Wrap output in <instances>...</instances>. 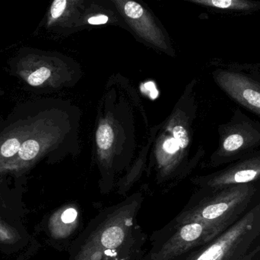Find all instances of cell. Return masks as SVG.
<instances>
[{
  "instance_id": "cell-12",
  "label": "cell",
  "mask_w": 260,
  "mask_h": 260,
  "mask_svg": "<svg viewBox=\"0 0 260 260\" xmlns=\"http://www.w3.org/2000/svg\"><path fill=\"white\" fill-rule=\"evenodd\" d=\"M68 2L67 0H55L50 6L47 26L54 24L57 20L63 15L67 10Z\"/></svg>"
},
{
  "instance_id": "cell-10",
  "label": "cell",
  "mask_w": 260,
  "mask_h": 260,
  "mask_svg": "<svg viewBox=\"0 0 260 260\" xmlns=\"http://www.w3.org/2000/svg\"><path fill=\"white\" fill-rule=\"evenodd\" d=\"M198 4L227 12H251L260 10V1L251 0H192Z\"/></svg>"
},
{
  "instance_id": "cell-11",
  "label": "cell",
  "mask_w": 260,
  "mask_h": 260,
  "mask_svg": "<svg viewBox=\"0 0 260 260\" xmlns=\"http://www.w3.org/2000/svg\"><path fill=\"white\" fill-rule=\"evenodd\" d=\"M114 139L112 127L108 123L101 124L96 133V141L102 158H105L108 156L107 152L112 147Z\"/></svg>"
},
{
  "instance_id": "cell-3",
  "label": "cell",
  "mask_w": 260,
  "mask_h": 260,
  "mask_svg": "<svg viewBox=\"0 0 260 260\" xmlns=\"http://www.w3.org/2000/svg\"><path fill=\"white\" fill-rule=\"evenodd\" d=\"M259 235L260 204L186 260H251L260 250L250 251Z\"/></svg>"
},
{
  "instance_id": "cell-8",
  "label": "cell",
  "mask_w": 260,
  "mask_h": 260,
  "mask_svg": "<svg viewBox=\"0 0 260 260\" xmlns=\"http://www.w3.org/2000/svg\"><path fill=\"white\" fill-rule=\"evenodd\" d=\"M130 25L146 41L157 47L166 48L163 35L155 25L148 12L133 1L117 2Z\"/></svg>"
},
{
  "instance_id": "cell-7",
  "label": "cell",
  "mask_w": 260,
  "mask_h": 260,
  "mask_svg": "<svg viewBox=\"0 0 260 260\" xmlns=\"http://www.w3.org/2000/svg\"><path fill=\"white\" fill-rule=\"evenodd\" d=\"M216 237L205 224L197 221L177 222L171 236L156 253L154 260H170L194 247L206 245Z\"/></svg>"
},
{
  "instance_id": "cell-2",
  "label": "cell",
  "mask_w": 260,
  "mask_h": 260,
  "mask_svg": "<svg viewBox=\"0 0 260 260\" xmlns=\"http://www.w3.org/2000/svg\"><path fill=\"white\" fill-rule=\"evenodd\" d=\"M253 183L225 188L188 206L176 218L177 222L197 221L219 236L235 224L245 212L256 192Z\"/></svg>"
},
{
  "instance_id": "cell-9",
  "label": "cell",
  "mask_w": 260,
  "mask_h": 260,
  "mask_svg": "<svg viewBox=\"0 0 260 260\" xmlns=\"http://www.w3.org/2000/svg\"><path fill=\"white\" fill-rule=\"evenodd\" d=\"M79 211L75 205H67L55 212L49 221V230L56 239H65L79 227Z\"/></svg>"
},
{
  "instance_id": "cell-1",
  "label": "cell",
  "mask_w": 260,
  "mask_h": 260,
  "mask_svg": "<svg viewBox=\"0 0 260 260\" xmlns=\"http://www.w3.org/2000/svg\"><path fill=\"white\" fill-rule=\"evenodd\" d=\"M142 201L134 194L101 212L76 240L68 260H136L143 244L136 224Z\"/></svg>"
},
{
  "instance_id": "cell-14",
  "label": "cell",
  "mask_w": 260,
  "mask_h": 260,
  "mask_svg": "<svg viewBox=\"0 0 260 260\" xmlns=\"http://www.w3.org/2000/svg\"><path fill=\"white\" fill-rule=\"evenodd\" d=\"M173 135H174V140L178 143L180 148L185 149L187 148L189 143V137L186 128L180 126V125L174 127L173 129Z\"/></svg>"
},
{
  "instance_id": "cell-13",
  "label": "cell",
  "mask_w": 260,
  "mask_h": 260,
  "mask_svg": "<svg viewBox=\"0 0 260 260\" xmlns=\"http://www.w3.org/2000/svg\"><path fill=\"white\" fill-rule=\"evenodd\" d=\"M20 239L19 235L15 228L0 220V243L12 244Z\"/></svg>"
},
{
  "instance_id": "cell-6",
  "label": "cell",
  "mask_w": 260,
  "mask_h": 260,
  "mask_svg": "<svg viewBox=\"0 0 260 260\" xmlns=\"http://www.w3.org/2000/svg\"><path fill=\"white\" fill-rule=\"evenodd\" d=\"M258 181H260V150L215 174L200 177L195 182L200 187L212 189L214 192Z\"/></svg>"
},
{
  "instance_id": "cell-15",
  "label": "cell",
  "mask_w": 260,
  "mask_h": 260,
  "mask_svg": "<svg viewBox=\"0 0 260 260\" xmlns=\"http://www.w3.org/2000/svg\"><path fill=\"white\" fill-rule=\"evenodd\" d=\"M108 17L105 15H98L88 18V22L92 25L106 24L108 21Z\"/></svg>"
},
{
  "instance_id": "cell-4",
  "label": "cell",
  "mask_w": 260,
  "mask_h": 260,
  "mask_svg": "<svg viewBox=\"0 0 260 260\" xmlns=\"http://www.w3.org/2000/svg\"><path fill=\"white\" fill-rule=\"evenodd\" d=\"M219 145L211 159L212 166L229 165L260 150V122L241 108L219 127Z\"/></svg>"
},
{
  "instance_id": "cell-5",
  "label": "cell",
  "mask_w": 260,
  "mask_h": 260,
  "mask_svg": "<svg viewBox=\"0 0 260 260\" xmlns=\"http://www.w3.org/2000/svg\"><path fill=\"white\" fill-rule=\"evenodd\" d=\"M219 88L234 102L260 118V67L228 64L213 73Z\"/></svg>"
}]
</instances>
